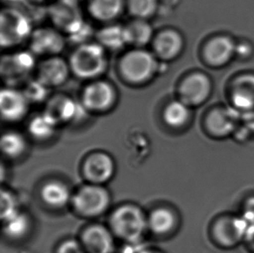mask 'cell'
<instances>
[{
    "mask_svg": "<svg viewBox=\"0 0 254 253\" xmlns=\"http://www.w3.org/2000/svg\"><path fill=\"white\" fill-rule=\"evenodd\" d=\"M104 48L100 44L87 43L79 45L69 60V68L82 79L96 78L106 68Z\"/></svg>",
    "mask_w": 254,
    "mask_h": 253,
    "instance_id": "6da1fadb",
    "label": "cell"
},
{
    "mask_svg": "<svg viewBox=\"0 0 254 253\" xmlns=\"http://www.w3.org/2000/svg\"><path fill=\"white\" fill-rule=\"evenodd\" d=\"M114 232L123 240L137 242L141 240L148 226V220L141 209L133 205H126L117 208L110 218Z\"/></svg>",
    "mask_w": 254,
    "mask_h": 253,
    "instance_id": "7a4b0ae2",
    "label": "cell"
},
{
    "mask_svg": "<svg viewBox=\"0 0 254 253\" xmlns=\"http://www.w3.org/2000/svg\"><path fill=\"white\" fill-rule=\"evenodd\" d=\"M0 24V39L3 48L19 45L32 33L31 18L17 9L7 8L2 10Z\"/></svg>",
    "mask_w": 254,
    "mask_h": 253,
    "instance_id": "3957f363",
    "label": "cell"
},
{
    "mask_svg": "<svg viewBox=\"0 0 254 253\" xmlns=\"http://www.w3.org/2000/svg\"><path fill=\"white\" fill-rule=\"evenodd\" d=\"M157 62L150 52L144 50H134L127 52L122 59L120 69L124 78L134 83L147 81L154 75Z\"/></svg>",
    "mask_w": 254,
    "mask_h": 253,
    "instance_id": "277c9868",
    "label": "cell"
},
{
    "mask_svg": "<svg viewBox=\"0 0 254 253\" xmlns=\"http://www.w3.org/2000/svg\"><path fill=\"white\" fill-rule=\"evenodd\" d=\"M110 194L106 189L97 185L86 186L73 198L77 212L83 215H100L110 205Z\"/></svg>",
    "mask_w": 254,
    "mask_h": 253,
    "instance_id": "5b68a950",
    "label": "cell"
},
{
    "mask_svg": "<svg viewBox=\"0 0 254 253\" xmlns=\"http://www.w3.org/2000/svg\"><path fill=\"white\" fill-rule=\"evenodd\" d=\"M49 16L60 31L70 34L84 23L77 2L59 0L49 8Z\"/></svg>",
    "mask_w": 254,
    "mask_h": 253,
    "instance_id": "8992f818",
    "label": "cell"
},
{
    "mask_svg": "<svg viewBox=\"0 0 254 253\" xmlns=\"http://www.w3.org/2000/svg\"><path fill=\"white\" fill-rule=\"evenodd\" d=\"M31 52L35 55L52 56L59 54L64 47L62 35L52 28H40L32 31L31 37Z\"/></svg>",
    "mask_w": 254,
    "mask_h": 253,
    "instance_id": "52a82bcc",
    "label": "cell"
},
{
    "mask_svg": "<svg viewBox=\"0 0 254 253\" xmlns=\"http://www.w3.org/2000/svg\"><path fill=\"white\" fill-rule=\"evenodd\" d=\"M29 101L23 91L13 88L2 89L0 94L1 115L7 122H17L26 115Z\"/></svg>",
    "mask_w": 254,
    "mask_h": 253,
    "instance_id": "ba28073f",
    "label": "cell"
},
{
    "mask_svg": "<svg viewBox=\"0 0 254 253\" xmlns=\"http://www.w3.org/2000/svg\"><path fill=\"white\" fill-rule=\"evenodd\" d=\"M115 93L111 86L103 81L93 82L86 87L83 93V104L87 110L103 111L113 104Z\"/></svg>",
    "mask_w": 254,
    "mask_h": 253,
    "instance_id": "9c48e42d",
    "label": "cell"
},
{
    "mask_svg": "<svg viewBox=\"0 0 254 253\" xmlns=\"http://www.w3.org/2000/svg\"><path fill=\"white\" fill-rule=\"evenodd\" d=\"M34 53L31 52H16L2 59L1 71L6 81H17L28 75L34 68Z\"/></svg>",
    "mask_w": 254,
    "mask_h": 253,
    "instance_id": "30bf717a",
    "label": "cell"
},
{
    "mask_svg": "<svg viewBox=\"0 0 254 253\" xmlns=\"http://www.w3.org/2000/svg\"><path fill=\"white\" fill-rule=\"evenodd\" d=\"M211 89L209 79L203 74L189 75L180 88L182 101L187 105H197L207 98Z\"/></svg>",
    "mask_w": 254,
    "mask_h": 253,
    "instance_id": "8fae6325",
    "label": "cell"
},
{
    "mask_svg": "<svg viewBox=\"0 0 254 253\" xmlns=\"http://www.w3.org/2000/svg\"><path fill=\"white\" fill-rule=\"evenodd\" d=\"M69 69V65L64 59L51 57L38 66V79L49 88L59 86L65 82Z\"/></svg>",
    "mask_w": 254,
    "mask_h": 253,
    "instance_id": "7c38bea8",
    "label": "cell"
},
{
    "mask_svg": "<svg viewBox=\"0 0 254 253\" xmlns=\"http://www.w3.org/2000/svg\"><path fill=\"white\" fill-rule=\"evenodd\" d=\"M83 170L90 182L101 184L108 182L113 176L115 166L113 160L108 154L96 153L86 160Z\"/></svg>",
    "mask_w": 254,
    "mask_h": 253,
    "instance_id": "4fadbf2b",
    "label": "cell"
},
{
    "mask_svg": "<svg viewBox=\"0 0 254 253\" xmlns=\"http://www.w3.org/2000/svg\"><path fill=\"white\" fill-rule=\"evenodd\" d=\"M242 114L237 109H220L210 114L207 126L217 136H226L232 133L241 120Z\"/></svg>",
    "mask_w": 254,
    "mask_h": 253,
    "instance_id": "5bb4252c",
    "label": "cell"
},
{
    "mask_svg": "<svg viewBox=\"0 0 254 253\" xmlns=\"http://www.w3.org/2000/svg\"><path fill=\"white\" fill-rule=\"evenodd\" d=\"M84 247L90 253H111L114 242L111 233L104 226L95 225L88 227L83 234Z\"/></svg>",
    "mask_w": 254,
    "mask_h": 253,
    "instance_id": "9a60e30c",
    "label": "cell"
},
{
    "mask_svg": "<svg viewBox=\"0 0 254 253\" xmlns=\"http://www.w3.org/2000/svg\"><path fill=\"white\" fill-rule=\"evenodd\" d=\"M234 108L248 112L254 110V75L241 76L234 82L233 89Z\"/></svg>",
    "mask_w": 254,
    "mask_h": 253,
    "instance_id": "2e32d148",
    "label": "cell"
},
{
    "mask_svg": "<svg viewBox=\"0 0 254 253\" xmlns=\"http://www.w3.org/2000/svg\"><path fill=\"white\" fill-rule=\"evenodd\" d=\"M85 107L81 105L68 97L58 96L52 99L49 105V113L52 114L57 120H77L83 117L85 113Z\"/></svg>",
    "mask_w": 254,
    "mask_h": 253,
    "instance_id": "e0dca14e",
    "label": "cell"
},
{
    "mask_svg": "<svg viewBox=\"0 0 254 253\" xmlns=\"http://www.w3.org/2000/svg\"><path fill=\"white\" fill-rule=\"evenodd\" d=\"M183 45L181 35L175 31H164L156 36L154 49L160 59L170 60L181 52Z\"/></svg>",
    "mask_w": 254,
    "mask_h": 253,
    "instance_id": "ac0fdd59",
    "label": "cell"
},
{
    "mask_svg": "<svg viewBox=\"0 0 254 253\" xmlns=\"http://www.w3.org/2000/svg\"><path fill=\"white\" fill-rule=\"evenodd\" d=\"M236 51L234 42L228 38H217L206 46L205 54L211 64L223 65L230 60Z\"/></svg>",
    "mask_w": 254,
    "mask_h": 253,
    "instance_id": "d6986e66",
    "label": "cell"
},
{
    "mask_svg": "<svg viewBox=\"0 0 254 253\" xmlns=\"http://www.w3.org/2000/svg\"><path fill=\"white\" fill-rule=\"evenodd\" d=\"M96 38L98 44L102 45L103 48L113 51L120 50L124 48L125 45H128L125 26L119 24H112L103 27L97 32Z\"/></svg>",
    "mask_w": 254,
    "mask_h": 253,
    "instance_id": "ffe728a7",
    "label": "cell"
},
{
    "mask_svg": "<svg viewBox=\"0 0 254 253\" xmlns=\"http://www.w3.org/2000/svg\"><path fill=\"white\" fill-rule=\"evenodd\" d=\"M124 0H90L89 13L99 21H111L120 15Z\"/></svg>",
    "mask_w": 254,
    "mask_h": 253,
    "instance_id": "44dd1931",
    "label": "cell"
},
{
    "mask_svg": "<svg viewBox=\"0 0 254 253\" xmlns=\"http://www.w3.org/2000/svg\"><path fill=\"white\" fill-rule=\"evenodd\" d=\"M127 33V44L134 46H144L149 43L153 36V30L150 24L145 19L135 18L125 26Z\"/></svg>",
    "mask_w": 254,
    "mask_h": 253,
    "instance_id": "7402d4cb",
    "label": "cell"
},
{
    "mask_svg": "<svg viewBox=\"0 0 254 253\" xmlns=\"http://www.w3.org/2000/svg\"><path fill=\"white\" fill-rule=\"evenodd\" d=\"M42 198L47 205L60 208L69 202L70 194L68 188L61 182H52L42 189Z\"/></svg>",
    "mask_w": 254,
    "mask_h": 253,
    "instance_id": "603a6c76",
    "label": "cell"
},
{
    "mask_svg": "<svg viewBox=\"0 0 254 253\" xmlns=\"http://www.w3.org/2000/svg\"><path fill=\"white\" fill-rule=\"evenodd\" d=\"M59 121L46 111L33 117L29 125V130L37 139H48L55 133L56 126Z\"/></svg>",
    "mask_w": 254,
    "mask_h": 253,
    "instance_id": "cb8c5ba5",
    "label": "cell"
},
{
    "mask_svg": "<svg viewBox=\"0 0 254 253\" xmlns=\"http://www.w3.org/2000/svg\"><path fill=\"white\" fill-rule=\"evenodd\" d=\"M217 240L225 246H234L243 239L236 219H220L214 227Z\"/></svg>",
    "mask_w": 254,
    "mask_h": 253,
    "instance_id": "d4e9b609",
    "label": "cell"
},
{
    "mask_svg": "<svg viewBox=\"0 0 254 253\" xmlns=\"http://www.w3.org/2000/svg\"><path fill=\"white\" fill-rule=\"evenodd\" d=\"M175 222L174 213L169 209L162 207L152 212L148 218V226L156 234H166L174 228Z\"/></svg>",
    "mask_w": 254,
    "mask_h": 253,
    "instance_id": "484cf974",
    "label": "cell"
},
{
    "mask_svg": "<svg viewBox=\"0 0 254 253\" xmlns=\"http://www.w3.org/2000/svg\"><path fill=\"white\" fill-rule=\"evenodd\" d=\"M190 112L187 104L183 102L175 101L166 107L163 118L166 124L173 127H181L189 121Z\"/></svg>",
    "mask_w": 254,
    "mask_h": 253,
    "instance_id": "4316f807",
    "label": "cell"
},
{
    "mask_svg": "<svg viewBox=\"0 0 254 253\" xmlns=\"http://www.w3.org/2000/svg\"><path fill=\"white\" fill-rule=\"evenodd\" d=\"M25 147L24 137L16 132H8L1 139V149L9 157H18L24 153Z\"/></svg>",
    "mask_w": 254,
    "mask_h": 253,
    "instance_id": "83f0119b",
    "label": "cell"
},
{
    "mask_svg": "<svg viewBox=\"0 0 254 253\" xmlns=\"http://www.w3.org/2000/svg\"><path fill=\"white\" fill-rule=\"evenodd\" d=\"M129 13L138 19H146L155 13L157 0H126Z\"/></svg>",
    "mask_w": 254,
    "mask_h": 253,
    "instance_id": "f1b7e54d",
    "label": "cell"
},
{
    "mask_svg": "<svg viewBox=\"0 0 254 253\" xmlns=\"http://www.w3.org/2000/svg\"><path fill=\"white\" fill-rule=\"evenodd\" d=\"M4 223V232L6 235L13 239H19L24 236L30 227V221L28 220L26 216L19 212L5 220Z\"/></svg>",
    "mask_w": 254,
    "mask_h": 253,
    "instance_id": "f546056e",
    "label": "cell"
},
{
    "mask_svg": "<svg viewBox=\"0 0 254 253\" xmlns=\"http://www.w3.org/2000/svg\"><path fill=\"white\" fill-rule=\"evenodd\" d=\"M48 86L37 79L29 82L23 92L29 103H41L48 96Z\"/></svg>",
    "mask_w": 254,
    "mask_h": 253,
    "instance_id": "4dcf8cb0",
    "label": "cell"
},
{
    "mask_svg": "<svg viewBox=\"0 0 254 253\" xmlns=\"http://www.w3.org/2000/svg\"><path fill=\"white\" fill-rule=\"evenodd\" d=\"M17 205L12 195L3 191L1 192V217L3 221L17 213Z\"/></svg>",
    "mask_w": 254,
    "mask_h": 253,
    "instance_id": "1f68e13d",
    "label": "cell"
},
{
    "mask_svg": "<svg viewBox=\"0 0 254 253\" xmlns=\"http://www.w3.org/2000/svg\"><path fill=\"white\" fill-rule=\"evenodd\" d=\"M92 27L84 22L77 30L68 35V37L69 40L74 44L82 45L89 43L88 40L92 37Z\"/></svg>",
    "mask_w": 254,
    "mask_h": 253,
    "instance_id": "d6a6232c",
    "label": "cell"
},
{
    "mask_svg": "<svg viewBox=\"0 0 254 253\" xmlns=\"http://www.w3.org/2000/svg\"><path fill=\"white\" fill-rule=\"evenodd\" d=\"M59 253H82L79 245L75 241H67L60 247Z\"/></svg>",
    "mask_w": 254,
    "mask_h": 253,
    "instance_id": "836d02e7",
    "label": "cell"
},
{
    "mask_svg": "<svg viewBox=\"0 0 254 253\" xmlns=\"http://www.w3.org/2000/svg\"><path fill=\"white\" fill-rule=\"evenodd\" d=\"M241 119L243 121L245 126L248 127V129L254 131V110L242 113Z\"/></svg>",
    "mask_w": 254,
    "mask_h": 253,
    "instance_id": "e575fe53",
    "label": "cell"
},
{
    "mask_svg": "<svg viewBox=\"0 0 254 253\" xmlns=\"http://www.w3.org/2000/svg\"><path fill=\"white\" fill-rule=\"evenodd\" d=\"M245 212L250 213L251 215L254 216V198H251L250 200H248L247 205H246Z\"/></svg>",
    "mask_w": 254,
    "mask_h": 253,
    "instance_id": "d590c367",
    "label": "cell"
},
{
    "mask_svg": "<svg viewBox=\"0 0 254 253\" xmlns=\"http://www.w3.org/2000/svg\"><path fill=\"white\" fill-rule=\"evenodd\" d=\"M7 2L12 3H24L26 0H6Z\"/></svg>",
    "mask_w": 254,
    "mask_h": 253,
    "instance_id": "8d00e7d4",
    "label": "cell"
},
{
    "mask_svg": "<svg viewBox=\"0 0 254 253\" xmlns=\"http://www.w3.org/2000/svg\"><path fill=\"white\" fill-rule=\"evenodd\" d=\"M248 242H250V244H251L252 247H254V234L253 235V236L249 239V240H248Z\"/></svg>",
    "mask_w": 254,
    "mask_h": 253,
    "instance_id": "74e56055",
    "label": "cell"
},
{
    "mask_svg": "<svg viewBox=\"0 0 254 253\" xmlns=\"http://www.w3.org/2000/svg\"><path fill=\"white\" fill-rule=\"evenodd\" d=\"M140 253H157V252H150V251H144V252H141Z\"/></svg>",
    "mask_w": 254,
    "mask_h": 253,
    "instance_id": "f35d334b",
    "label": "cell"
},
{
    "mask_svg": "<svg viewBox=\"0 0 254 253\" xmlns=\"http://www.w3.org/2000/svg\"><path fill=\"white\" fill-rule=\"evenodd\" d=\"M35 2H45L46 0H33Z\"/></svg>",
    "mask_w": 254,
    "mask_h": 253,
    "instance_id": "ab89813d",
    "label": "cell"
},
{
    "mask_svg": "<svg viewBox=\"0 0 254 253\" xmlns=\"http://www.w3.org/2000/svg\"><path fill=\"white\" fill-rule=\"evenodd\" d=\"M72 1H75V2H77V3H78V2H79L80 0H72Z\"/></svg>",
    "mask_w": 254,
    "mask_h": 253,
    "instance_id": "60d3db41",
    "label": "cell"
}]
</instances>
